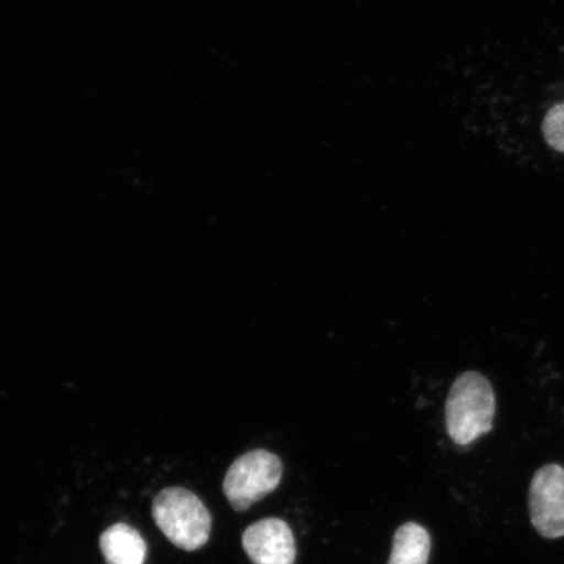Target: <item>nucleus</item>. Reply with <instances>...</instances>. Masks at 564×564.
Masks as SVG:
<instances>
[{
  "instance_id": "obj_7",
  "label": "nucleus",
  "mask_w": 564,
  "mask_h": 564,
  "mask_svg": "<svg viewBox=\"0 0 564 564\" xmlns=\"http://www.w3.org/2000/svg\"><path fill=\"white\" fill-rule=\"evenodd\" d=\"M432 539L425 528L406 523L394 533L388 564H427Z\"/></svg>"
},
{
  "instance_id": "obj_4",
  "label": "nucleus",
  "mask_w": 564,
  "mask_h": 564,
  "mask_svg": "<svg viewBox=\"0 0 564 564\" xmlns=\"http://www.w3.org/2000/svg\"><path fill=\"white\" fill-rule=\"evenodd\" d=\"M529 512L542 538H563L564 468L560 464H546L535 471L529 486Z\"/></svg>"
},
{
  "instance_id": "obj_1",
  "label": "nucleus",
  "mask_w": 564,
  "mask_h": 564,
  "mask_svg": "<svg viewBox=\"0 0 564 564\" xmlns=\"http://www.w3.org/2000/svg\"><path fill=\"white\" fill-rule=\"evenodd\" d=\"M497 400L489 379L478 371L458 376L446 400V427L457 446H468L491 432Z\"/></svg>"
},
{
  "instance_id": "obj_2",
  "label": "nucleus",
  "mask_w": 564,
  "mask_h": 564,
  "mask_svg": "<svg viewBox=\"0 0 564 564\" xmlns=\"http://www.w3.org/2000/svg\"><path fill=\"white\" fill-rule=\"evenodd\" d=\"M154 523L173 545L186 552L207 544L212 518L202 499L183 488H167L152 503Z\"/></svg>"
},
{
  "instance_id": "obj_5",
  "label": "nucleus",
  "mask_w": 564,
  "mask_h": 564,
  "mask_svg": "<svg viewBox=\"0 0 564 564\" xmlns=\"http://www.w3.org/2000/svg\"><path fill=\"white\" fill-rule=\"evenodd\" d=\"M242 545L253 564H294L297 549L291 527L268 518L246 529Z\"/></svg>"
},
{
  "instance_id": "obj_3",
  "label": "nucleus",
  "mask_w": 564,
  "mask_h": 564,
  "mask_svg": "<svg viewBox=\"0 0 564 564\" xmlns=\"http://www.w3.org/2000/svg\"><path fill=\"white\" fill-rule=\"evenodd\" d=\"M281 477L280 457L267 449H253L230 465L223 490L232 509L243 512L276 490Z\"/></svg>"
},
{
  "instance_id": "obj_6",
  "label": "nucleus",
  "mask_w": 564,
  "mask_h": 564,
  "mask_svg": "<svg viewBox=\"0 0 564 564\" xmlns=\"http://www.w3.org/2000/svg\"><path fill=\"white\" fill-rule=\"evenodd\" d=\"M100 549L108 564H144L147 542L137 529L118 523L101 534Z\"/></svg>"
},
{
  "instance_id": "obj_8",
  "label": "nucleus",
  "mask_w": 564,
  "mask_h": 564,
  "mask_svg": "<svg viewBox=\"0 0 564 564\" xmlns=\"http://www.w3.org/2000/svg\"><path fill=\"white\" fill-rule=\"evenodd\" d=\"M542 132L553 150L564 153V102L556 104L547 111L542 122Z\"/></svg>"
}]
</instances>
